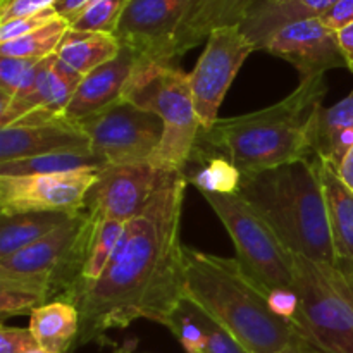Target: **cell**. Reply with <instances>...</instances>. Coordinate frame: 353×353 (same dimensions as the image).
I'll return each mask as SVG.
<instances>
[{
	"label": "cell",
	"mask_w": 353,
	"mask_h": 353,
	"mask_svg": "<svg viewBox=\"0 0 353 353\" xmlns=\"http://www.w3.org/2000/svg\"><path fill=\"white\" fill-rule=\"evenodd\" d=\"M188 179L165 172L143 212L128 221L109 265L72 300L79 312L76 348L107 341L110 330L138 319L168 327L183 302L185 245L181 216Z\"/></svg>",
	"instance_id": "cell-1"
},
{
	"label": "cell",
	"mask_w": 353,
	"mask_h": 353,
	"mask_svg": "<svg viewBox=\"0 0 353 353\" xmlns=\"http://www.w3.org/2000/svg\"><path fill=\"white\" fill-rule=\"evenodd\" d=\"M326 93L324 76L300 79L299 86L274 105L219 117L210 130H200L196 145L223 154L241 174L310 157Z\"/></svg>",
	"instance_id": "cell-2"
},
{
	"label": "cell",
	"mask_w": 353,
	"mask_h": 353,
	"mask_svg": "<svg viewBox=\"0 0 353 353\" xmlns=\"http://www.w3.org/2000/svg\"><path fill=\"white\" fill-rule=\"evenodd\" d=\"M183 300L233 334L248 353H281L299 347L295 326L272 314L268 293L236 259L185 247Z\"/></svg>",
	"instance_id": "cell-3"
},
{
	"label": "cell",
	"mask_w": 353,
	"mask_h": 353,
	"mask_svg": "<svg viewBox=\"0 0 353 353\" xmlns=\"http://www.w3.org/2000/svg\"><path fill=\"white\" fill-rule=\"evenodd\" d=\"M238 195L271 226L292 254L336 265L326 196L316 154L241 174Z\"/></svg>",
	"instance_id": "cell-4"
},
{
	"label": "cell",
	"mask_w": 353,
	"mask_h": 353,
	"mask_svg": "<svg viewBox=\"0 0 353 353\" xmlns=\"http://www.w3.org/2000/svg\"><path fill=\"white\" fill-rule=\"evenodd\" d=\"M97 224L88 210L71 214L37 243L0 261V285L37 293L45 303L71 302L83 281Z\"/></svg>",
	"instance_id": "cell-5"
},
{
	"label": "cell",
	"mask_w": 353,
	"mask_h": 353,
	"mask_svg": "<svg viewBox=\"0 0 353 353\" xmlns=\"http://www.w3.org/2000/svg\"><path fill=\"white\" fill-rule=\"evenodd\" d=\"M123 100L155 114L164 124V137L148 164L161 171L183 172L202 130L188 72L174 64H157L140 59L128 81Z\"/></svg>",
	"instance_id": "cell-6"
},
{
	"label": "cell",
	"mask_w": 353,
	"mask_h": 353,
	"mask_svg": "<svg viewBox=\"0 0 353 353\" xmlns=\"http://www.w3.org/2000/svg\"><path fill=\"white\" fill-rule=\"evenodd\" d=\"M300 310L293 321L300 341L317 353H353V293L336 265L295 255Z\"/></svg>",
	"instance_id": "cell-7"
},
{
	"label": "cell",
	"mask_w": 353,
	"mask_h": 353,
	"mask_svg": "<svg viewBox=\"0 0 353 353\" xmlns=\"http://www.w3.org/2000/svg\"><path fill=\"white\" fill-rule=\"evenodd\" d=\"M226 228L243 271L269 295L272 290H295V254L286 248L268 223L234 195L200 193Z\"/></svg>",
	"instance_id": "cell-8"
},
{
	"label": "cell",
	"mask_w": 353,
	"mask_h": 353,
	"mask_svg": "<svg viewBox=\"0 0 353 353\" xmlns=\"http://www.w3.org/2000/svg\"><path fill=\"white\" fill-rule=\"evenodd\" d=\"M200 0H130L116 38L141 61L174 64L202 43L199 34Z\"/></svg>",
	"instance_id": "cell-9"
},
{
	"label": "cell",
	"mask_w": 353,
	"mask_h": 353,
	"mask_svg": "<svg viewBox=\"0 0 353 353\" xmlns=\"http://www.w3.org/2000/svg\"><path fill=\"white\" fill-rule=\"evenodd\" d=\"M78 124L92 141V150L109 165L148 162L164 137V124L155 114L126 100H119Z\"/></svg>",
	"instance_id": "cell-10"
},
{
	"label": "cell",
	"mask_w": 353,
	"mask_h": 353,
	"mask_svg": "<svg viewBox=\"0 0 353 353\" xmlns=\"http://www.w3.org/2000/svg\"><path fill=\"white\" fill-rule=\"evenodd\" d=\"M255 45L240 26H223L207 38L205 48L190 72L193 103L202 130H210L219 119V109L241 65Z\"/></svg>",
	"instance_id": "cell-11"
},
{
	"label": "cell",
	"mask_w": 353,
	"mask_h": 353,
	"mask_svg": "<svg viewBox=\"0 0 353 353\" xmlns=\"http://www.w3.org/2000/svg\"><path fill=\"white\" fill-rule=\"evenodd\" d=\"M99 171L64 174L0 176V212L16 216L28 212H68L83 209L86 193Z\"/></svg>",
	"instance_id": "cell-12"
},
{
	"label": "cell",
	"mask_w": 353,
	"mask_h": 353,
	"mask_svg": "<svg viewBox=\"0 0 353 353\" xmlns=\"http://www.w3.org/2000/svg\"><path fill=\"white\" fill-rule=\"evenodd\" d=\"M165 172L169 171H161L148 162L107 165L97 172L83 209L99 221L128 223L143 212Z\"/></svg>",
	"instance_id": "cell-13"
},
{
	"label": "cell",
	"mask_w": 353,
	"mask_h": 353,
	"mask_svg": "<svg viewBox=\"0 0 353 353\" xmlns=\"http://www.w3.org/2000/svg\"><path fill=\"white\" fill-rule=\"evenodd\" d=\"M83 76L62 64L57 55L43 59L31 71L12 102L0 112V128L64 117Z\"/></svg>",
	"instance_id": "cell-14"
},
{
	"label": "cell",
	"mask_w": 353,
	"mask_h": 353,
	"mask_svg": "<svg viewBox=\"0 0 353 353\" xmlns=\"http://www.w3.org/2000/svg\"><path fill=\"white\" fill-rule=\"evenodd\" d=\"M262 50L295 65L300 79L347 68L338 31L327 28L319 17L286 24L265 41Z\"/></svg>",
	"instance_id": "cell-15"
},
{
	"label": "cell",
	"mask_w": 353,
	"mask_h": 353,
	"mask_svg": "<svg viewBox=\"0 0 353 353\" xmlns=\"http://www.w3.org/2000/svg\"><path fill=\"white\" fill-rule=\"evenodd\" d=\"M92 141L78 123L57 117L0 128V164L38 155L90 150Z\"/></svg>",
	"instance_id": "cell-16"
},
{
	"label": "cell",
	"mask_w": 353,
	"mask_h": 353,
	"mask_svg": "<svg viewBox=\"0 0 353 353\" xmlns=\"http://www.w3.org/2000/svg\"><path fill=\"white\" fill-rule=\"evenodd\" d=\"M138 61L140 55L133 48L121 45V52L112 61L83 76L64 112L65 119L79 123L123 100L124 90Z\"/></svg>",
	"instance_id": "cell-17"
},
{
	"label": "cell",
	"mask_w": 353,
	"mask_h": 353,
	"mask_svg": "<svg viewBox=\"0 0 353 353\" xmlns=\"http://www.w3.org/2000/svg\"><path fill=\"white\" fill-rule=\"evenodd\" d=\"M338 0H288L274 3L269 0H252L240 30L255 45V50H262L265 41L283 26L321 17Z\"/></svg>",
	"instance_id": "cell-18"
},
{
	"label": "cell",
	"mask_w": 353,
	"mask_h": 353,
	"mask_svg": "<svg viewBox=\"0 0 353 353\" xmlns=\"http://www.w3.org/2000/svg\"><path fill=\"white\" fill-rule=\"evenodd\" d=\"M321 179L336 261L353 264V192L324 161H321Z\"/></svg>",
	"instance_id": "cell-19"
},
{
	"label": "cell",
	"mask_w": 353,
	"mask_h": 353,
	"mask_svg": "<svg viewBox=\"0 0 353 353\" xmlns=\"http://www.w3.org/2000/svg\"><path fill=\"white\" fill-rule=\"evenodd\" d=\"M30 330L40 347L54 353H72L79 334V312L64 300L48 302L30 314Z\"/></svg>",
	"instance_id": "cell-20"
},
{
	"label": "cell",
	"mask_w": 353,
	"mask_h": 353,
	"mask_svg": "<svg viewBox=\"0 0 353 353\" xmlns=\"http://www.w3.org/2000/svg\"><path fill=\"white\" fill-rule=\"evenodd\" d=\"M119 52L121 43L114 34L90 33L69 28L55 55L69 69L79 76H86L93 69L112 61Z\"/></svg>",
	"instance_id": "cell-21"
},
{
	"label": "cell",
	"mask_w": 353,
	"mask_h": 353,
	"mask_svg": "<svg viewBox=\"0 0 353 353\" xmlns=\"http://www.w3.org/2000/svg\"><path fill=\"white\" fill-rule=\"evenodd\" d=\"M188 164L196 168L185 169L183 174L200 193L234 195L240 190L241 171L223 154L195 145Z\"/></svg>",
	"instance_id": "cell-22"
},
{
	"label": "cell",
	"mask_w": 353,
	"mask_h": 353,
	"mask_svg": "<svg viewBox=\"0 0 353 353\" xmlns=\"http://www.w3.org/2000/svg\"><path fill=\"white\" fill-rule=\"evenodd\" d=\"M68 212H28L0 219V261L37 243L69 219Z\"/></svg>",
	"instance_id": "cell-23"
},
{
	"label": "cell",
	"mask_w": 353,
	"mask_h": 353,
	"mask_svg": "<svg viewBox=\"0 0 353 353\" xmlns=\"http://www.w3.org/2000/svg\"><path fill=\"white\" fill-rule=\"evenodd\" d=\"M105 159L97 152L76 150L61 154L38 155V157L19 159L0 164V176H37V174H64L78 171H102L107 168Z\"/></svg>",
	"instance_id": "cell-24"
},
{
	"label": "cell",
	"mask_w": 353,
	"mask_h": 353,
	"mask_svg": "<svg viewBox=\"0 0 353 353\" xmlns=\"http://www.w3.org/2000/svg\"><path fill=\"white\" fill-rule=\"evenodd\" d=\"M71 24L62 17H57L52 23L38 28L33 33L21 37L17 40L0 43V55L3 57H23V59H47L55 55L62 38L68 33Z\"/></svg>",
	"instance_id": "cell-25"
},
{
	"label": "cell",
	"mask_w": 353,
	"mask_h": 353,
	"mask_svg": "<svg viewBox=\"0 0 353 353\" xmlns=\"http://www.w3.org/2000/svg\"><path fill=\"white\" fill-rule=\"evenodd\" d=\"M124 228H126V223H121V221H114V219L99 221L95 234H93L92 247H90L85 272H83V281L81 285H79V288L76 290L74 295H72L71 302L74 300V296L85 288V286L92 285L93 281H97V279L102 276V272L105 271L110 259H112V255L116 254L117 247H119L121 238H123L124 234Z\"/></svg>",
	"instance_id": "cell-26"
},
{
	"label": "cell",
	"mask_w": 353,
	"mask_h": 353,
	"mask_svg": "<svg viewBox=\"0 0 353 353\" xmlns=\"http://www.w3.org/2000/svg\"><path fill=\"white\" fill-rule=\"evenodd\" d=\"M250 3L252 0H200L199 34L202 41L217 28L240 26Z\"/></svg>",
	"instance_id": "cell-27"
},
{
	"label": "cell",
	"mask_w": 353,
	"mask_h": 353,
	"mask_svg": "<svg viewBox=\"0 0 353 353\" xmlns=\"http://www.w3.org/2000/svg\"><path fill=\"white\" fill-rule=\"evenodd\" d=\"M130 0H99L71 24L72 30L116 37L124 9Z\"/></svg>",
	"instance_id": "cell-28"
},
{
	"label": "cell",
	"mask_w": 353,
	"mask_h": 353,
	"mask_svg": "<svg viewBox=\"0 0 353 353\" xmlns=\"http://www.w3.org/2000/svg\"><path fill=\"white\" fill-rule=\"evenodd\" d=\"M168 330L178 338L179 345L186 353H205L207 336L196 317L195 309L190 302L183 300L178 312L174 314L172 321L169 323Z\"/></svg>",
	"instance_id": "cell-29"
},
{
	"label": "cell",
	"mask_w": 353,
	"mask_h": 353,
	"mask_svg": "<svg viewBox=\"0 0 353 353\" xmlns=\"http://www.w3.org/2000/svg\"><path fill=\"white\" fill-rule=\"evenodd\" d=\"M353 126V92L331 107H323L317 117L314 154H319L338 131Z\"/></svg>",
	"instance_id": "cell-30"
},
{
	"label": "cell",
	"mask_w": 353,
	"mask_h": 353,
	"mask_svg": "<svg viewBox=\"0 0 353 353\" xmlns=\"http://www.w3.org/2000/svg\"><path fill=\"white\" fill-rule=\"evenodd\" d=\"M43 59L3 57L0 55V112L9 107L30 78L34 65Z\"/></svg>",
	"instance_id": "cell-31"
},
{
	"label": "cell",
	"mask_w": 353,
	"mask_h": 353,
	"mask_svg": "<svg viewBox=\"0 0 353 353\" xmlns=\"http://www.w3.org/2000/svg\"><path fill=\"white\" fill-rule=\"evenodd\" d=\"M40 305H45V300L40 295L16 286L0 285V316L2 321L9 317L24 316L33 312Z\"/></svg>",
	"instance_id": "cell-32"
},
{
	"label": "cell",
	"mask_w": 353,
	"mask_h": 353,
	"mask_svg": "<svg viewBox=\"0 0 353 353\" xmlns=\"http://www.w3.org/2000/svg\"><path fill=\"white\" fill-rule=\"evenodd\" d=\"M193 309H195L196 317H199L200 324H202L203 331H205V353H248L247 348H245L233 334L228 333L223 326H219L216 321L210 319V317L207 316L205 312H202L199 307L193 305Z\"/></svg>",
	"instance_id": "cell-33"
},
{
	"label": "cell",
	"mask_w": 353,
	"mask_h": 353,
	"mask_svg": "<svg viewBox=\"0 0 353 353\" xmlns=\"http://www.w3.org/2000/svg\"><path fill=\"white\" fill-rule=\"evenodd\" d=\"M57 17L61 16H59V14L55 12L54 7H52V9L43 10V12L33 14V16L19 17V19H14V21H9V23L0 24V43H6V41H12L21 37H26V34L37 31L38 28L52 23V21L57 19Z\"/></svg>",
	"instance_id": "cell-34"
},
{
	"label": "cell",
	"mask_w": 353,
	"mask_h": 353,
	"mask_svg": "<svg viewBox=\"0 0 353 353\" xmlns=\"http://www.w3.org/2000/svg\"><path fill=\"white\" fill-rule=\"evenodd\" d=\"M57 0H0V24L52 9Z\"/></svg>",
	"instance_id": "cell-35"
},
{
	"label": "cell",
	"mask_w": 353,
	"mask_h": 353,
	"mask_svg": "<svg viewBox=\"0 0 353 353\" xmlns=\"http://www.w3.org/2000/svg\"><path fill=\"white\" fill-rule=\"evenodd\" d=\"M269 309L279 319L293 323L299 316L300 296L295 290H272L268 295Z\"/></svg>",
	"instance_id": "cell-36"
},
{
	"label": "cell",
	"mask_w": 353,
	"mask_h": 353,
	"mask_svg": "<svg viewBox=\"0 0 353 353\" xmlns=\"http://www.w3.org/2000/svg\"><path fill=\"white\" fill-rule=\"evenodd\" d=\"M37 345L30 327H0V353H26Z\"/></svg>",
	"instance_id": "cell-37"
},
{
	"label": "cell",
	"mask_w": 353,
	"mask_h": 353,
	"mask_svg": "<svg viewBox=\"0 0 353 353\" xmlns=\"http://www.w3.org/2000/svg\"><path fill=\"white\" fill-rule=\"evenodd\" d=\"M319 19L334 31L350 26V24H353V0H338Z\"/></svg>",
	"instance_id": "cell-38"
},
{
	"label": "cell",
	"mask_w": 353,
	"mask_h": 353,
	"mask_svg": "<svg viewBox=\"0 0 353 353\" xmlns=\"http://www.w3.org/2000/svg\"><path fill=\"white\" fill-rule=\"evenodd\" d=\"M99 0H57L54 6L55 12L62 17V19L68 21L69 24L74 23L79 16L86 12L90 7L93 6Z\"/></svg>",
	"instance_id": "cell-39"
},
{
	"label": "cell",
	"mask_w": 353,
	"mask_h": 353,
	"mask_svg": "<svg viewBox=\"0 0 353 353\" xmlns=\"http://www.w3.org/2000/svg\"><path fill=\"white\" fill-rule=\"evenodd\" d=\"M338 40H340L345 62H347V69L353 72V24L338 31Z\"/></svg>",
	"instance_id": "cell-40"
},
{
	"label": "cell",
	"mask_w": 353,
	"mask_h": 353,
	"mask_svg": "<svg viewBox=\"0 0 353 353\" xmlns=\"http://www.w3.org/2000/svg\"><path fill=\"white\" fill-rule=\"evenodd\" d=\"M338 176L341 178V181L348 186L353 192V148L347 154V157L343 159V162L340 164V168L336 169Z\"/></svg>",
	"instance_id": "cell-41"
},
{
	"label": "cell",
	"mask_w": 353,
	"mask_h": 353,
	"mask_svg": "<svg viewBox=\"0 0 353 353\" xmlns=\"http://www.w3.org/2000/svg\"><path fill=\"white\" fill-rule=\"evenodd\" d=\"M338 269L341 271V274H343V278L347 279L348 286H350L352 293H353V264H345V262H340V264L336 265Z\"/></svg>",
	"instance_id": "cell-42"
},
{
	"label": "cell",
	"mask_w": 353,
	"mask_h": 353,
	"mask_svg": "<svg viewBox=\"0 0 353 353\" xmlns=\"http://www.w3.org/2000/svg\"><path fill=\"white\" fill-rule=\"evenodd\" d=\"M26 353H54V352H50V350H47V348H43V347H40V345H37V347H33V348H31V350H28Z\"/></svg>",
	"instance_id": "cell-43"
},
{
	"label": "cell",
	"mask_w": 353,
	"mask_h": 353,
	"mask_svg": "<svg viewBox=\"0 0 353 353\" xmlns=\"http://www.w3.org/2000/svg\"><path fill=\"white\" fill-rule=\"evenodd\" d=\"M281 353H305V352H302V350H300V348L293 347V348H288V350H285V352H281Z\"/></svg>",
	"instance_id": "cell-44"
},
{
	"label": "cell",
	"mask_w": 353,
	"mask_h": 353,
	"mask_svg": "<svg viewBox=\"0 0 353 353\" xmlns=\"http://www.w3.org/2000/svg\"><path fill=\"white\" fill-rule=\"evenodd\" d=\"M296 348H300V350H302V352H305V353H317V352L310 350V348H307V347H296Z\"/></svg>",
	"instance_id": "cell-45"
},
{
	"label": "cell",
	"mask_w": 353,
	"mask_h": 353,
	"mask_svg": "<svg viewBox=\"0 0 353 353\" xmlns=\"http://www.w3.org/2000/svg\"><path fill=\"white\" fill-rule=\"evenodd\" d=\"M269 2H274V3H281V2H288V0H269Z\"/></svg>",
	"instance_id": "cell-46"
}]
</instances>
